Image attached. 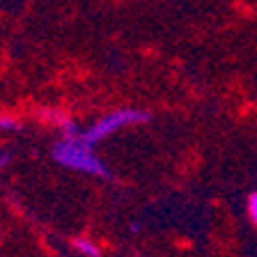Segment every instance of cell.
I'll return each mask as SVG.
<instances>
[{
	"label": "cell",
	"mask_w": 257,
	"mask_h": 257,
	"mask_svg": "<svg viewBox=\"0 0 257 257\" xmlns=\"http://www.w3.org/2000/svg\"><path fill=\"white\" fill-rule=\"evenodd\" d=\"M51 154H53V159L58 161L60 166L69 168V170H78V172H87V175L110 179V170H108V168L103 166V161L94 154L92 145H87L85 140L80 138V134L62 136V140L55 143Z\"/></svg>",
	"instance_id": "1"
},
{
	"label": "cell",
	"mask_w": 257,
	"mask_h": 257,
	"mask_svg": "<svg viewBox=\"0 0 257 257\" xmlns=\"http://www.w3.org/2000/svg\"><path fill=\"white\" fill-rule=\"evenodd\" d=\"M150 119V112L145 110H136V108H122V110H115V112H108L106 117L96 119L90 128H83L80 131V138L85 140L87 145L94 147L99 140H103L106 136L115 134L119 128L128 126V124H138V122H147Z\"/></svg>",
	"instance_id": "2"
},
{
	"label": "cell",
	"mask_w": 257,
	"mask_h": 257,
	"mask_svg": "<svg viewBox=\"0 0 257 257\" xmlns=\"http://www.w3.org/2000/svg\"><path fill=\"white\" fill-rule=\"evenodd\" d=\"M74 246H76V250H78L83 257H101V250H99V246H96L94 241L85 239V236L76 239V241H74Z\"/></svg>",
	"instance_id": "3"
},
{
	"label": "cell",
	"mask_w": 257,
	"mask_h": 257,
	"mask_svg": "<svg viewBox=\"0 0 257 257\" xmlns=\"http://www.w3.org/2000/svg\"><path fill=\"white\" fill-rule=\"evenodd\" d=\"M246 207H248V218H250V223L257 227V191H252L250 195H248Z\"/></svg>",
	"instance_id": "4"
},
{
	"label": "cell",
	"mask_w": 257,
	"mask_h": 257,
	"mask_svg": "<svg viewBox=\"0 0 257 257\" xmlns=\"http://www.w3.org/2000/svg\"><path fill=\"white\" fill-rule=\"evenodd\" d=\"M0 128H5V131H19V122L12 117H0Z\"/></svg>",
	"instance_id": "5"
},
{
	"label": "cell",
	"mask_w": 257,
	"mask_h": 257,
	"mask_svg": "<svg viewBox=\"0 0 257 257\" xmlns=\"http://www.w3.org/2000/svg\"><path fill=\"white\" fill-rule=\"evenodd\" d=\"M7 161H10V156L0 152V168H5V166H7Z\"/></svg>",
	"instance_id": "6"
}]
</instances>
